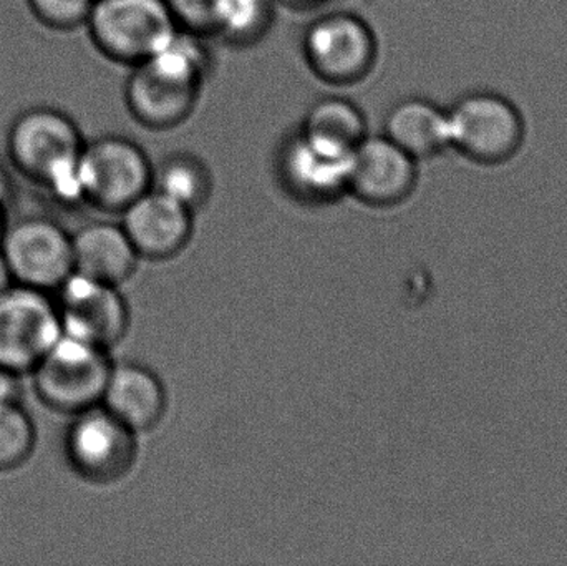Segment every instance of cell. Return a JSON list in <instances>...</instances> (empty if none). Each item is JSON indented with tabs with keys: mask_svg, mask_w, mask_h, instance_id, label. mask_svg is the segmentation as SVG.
<instances>
[{
	"mask_svg": "<svg viewBox=\"0 0 567 566\" xmlns=\"http://www.w3.org/2000/svg\"><path fill=\"white\" fill-rule=\"evenodd\" d=\"M85 143L69 113L53 106H33L10 125L7 155L25 178L65 202H75L82 199L80 155Z\"/></svg>",
	"mask_w": 567,
	"mask_h": 566,
	"instance_id": "cell-1",
	"label": "cell"
},
{
	"mask_svg": "<svg viewBox=\"0 0 567 566\" xmlns=\"http://www.w3.org/2000/svg\"><path fill=\"white\" fill-rule=\"evenodd\" d=\"M350 156L309 138L302 132L287 136L276 156L284 188L303 203H330L349 192Z\"/></svg>",
	"mask_w": 567,
	"mask_h": 566,
	"instance_id": "cell-11",
	"label": "cell"
},
{
	"mask_svg": "<svg viewBox=\"0 0 567 566\" xmlns=\"http://www.w3.org/2000/svg\"><path fill=\"white\" fill-rule=\"evenodd\" d=\"M102 408L135 434L152 431L166 412V392L155 372L143 366L113 364Z\"/></svg>",
	"mask_w": 567,
	"mask_h": 566,
	"instance_id": "cell-15",
	"label": "cell"
},
{
	"mask_svg": "<svg viewBox=\"0 0 567 566\" xmlns=\"http://www.w3.org/2000/svg\"><path fill=\"white\" fill-rule=\"evenodd\" d=\"M282 2L289 3V6H292V9H297V7L319 6V3L327 2V0H282Z\"/></svg>",
	"mask_w": 567,
	"mask_h": 566,
	"instance_id": "cell-25",
	"label": "cell"
},
{
	"mask_svg": "<svg viewBox=\"0 0 567 566\" xmlns=\"http://www.w3.org/2000/svg\"><path fill=\"white\" fill-rule=\"evenodd\" d=\"M203 86L193 85L150 62L133 66L125 83V105L143 128L165 132L195 112Z\"/></svg>",
	"mask_w": 567,
	"mask_h": 566,
	"instance_id": "cell-13",
	"label": "cell"
},
{
	"mask_svg": "<svg viewBox=\"0 0 567 566\" xmlns=\"http://www.w3.org/2000/svg\"><path fill=\"white\" fill-rule=\"evenodd\" d=\"M302 55L310 72L322 82L355 85L375 69L379 40L357 13H323L303 32Z\"/></svg>",
	"mask_w": 567,
	"mask_h": 566,
	"instance_id": "cell-5",
	"label": "cell"
},
{
	"mask_svg": "<svg viewBox=\"0 0 567 566\" xmlns=\"http://www.w3.org/2000/svg\"><path fill=\"white\" fill-rule=\"evenodd\" d=\"M37 447V428L17 399H0V472L25 465Z\"/></svg>",
	"mask_w": 567,
	"mask_h": 566,
	"instance_id": "cell-21",
	"label": "cell"
},
{
	"mask_svg": "<svg viewBox=\"0 0 567 566\" xmlns=\"http://www.w3.org/2000/svg\"><path fill=\"white\" fill-rule=\"evenodd\" d=\"M383 135L419 162L450 148L449 109L422 96L400 100L389 110Z\"/></svg>",
	"mask_w": 567,
	"mask_h": 566,
	"instance_id": "cell-17",
	"label": "cell"
},
{
	"mask_svg": "<svg viewBox=\"0 0 567 566\" xmlns=\"http://www.w3.org/2000/svg\"><path fill=\"white\" fill-rule=\"evenodd\" d=\"M73 272L120 286L135 271L138 253L122 225L93 223L72 236Z\"/></svg>",
	"mask_w": 567,
	"mask_h": 566,
	"instance_id": "cell-16",
	"label": "cell"
},
{
	"mask_svg": "<svg viewBox=\"0 0 567 566\" xmlns=\"http://www.w3.org/2000/svg\"><path fill=\"white\" fill-rule=\"evenodd\" d=\"M152 188L153 163L138 143L122 135H103L83 146V202L102 212L122 213Z\"/></svg>",
	"mask_w": 567,
	"mask_h": 566,
	"instance_id": "cell-4",
	"label": "cell"
},
{
	"mask_svg": "<svg viewBox=\"0 0 567 566\" xmlns=\"http://www.w3.org/2000/svg\"><path fill=\"white\" fill-rule=\"evenodd\" d=\"M153 188L195 213L212 198L215 179L202 156L172 152L158 165H153Z\"/></svg>",
	"mask_w": 567,
	"mask_h": 566,
	"instance_id": "cell-19",
	"label": "cell"
},
{
	"mask_svg": "<svg viewBox=\"0 0 567 566\" xmlns=\"http://www.w3.org/2000/svg\"><path fill=\"white\" fill-rule=\"evenodd\" d=\"M56 291L55 306L63 335L105 351L125 338L130 309L118 286L73 272Z\"/></svg>",
	"mask_w": 567,
	"mask_h": 566,
	"instance_id": "cell-10",
	"label": "cell"
},
{
	"mask_svg": "<svg viewBox=\"0 0 567 566\" xmlns=\"http://www.w3.org/2000/svg\"><path fill=\"white\" fill-rule=\"evenodd\" d=\"M2 188H0V236H2L3 229L2 228Z\"/></svg>",
	"mask_w": 567,
	"mask_h": 566,
	"instance_id": "cell-26",
	"label": "cell"
},
{
	"mask_svg": "<svg viewBox=\"0 0 567 566\" xmlns=\"http://www.w3.org/2000/svg\"><path fill=\"white\" fill-rule=\"evenodd\" d=\"M17 375L7 374V372L0 371V399H16L12 395H9V381L10 379H16Z\"/></svg>",
	"mask_w": 567,
	"mask_h": 566,
	"instance_id": "cell-24",
	"label": "cell"
},
{
	"mask_svg": "<svg viewBox=\"0 0 567 566\" xmlns=\"http://www.w3.org/2000/svg\"><path fill=\"white\" fill-rule=\"evenodd\" d=\"M30 12L52 30H73L85 25L93 0H27Z\"/></svg>",
	"mask_w": 567,
	"mask_h": 566,
	"instance_id": "cell-22",
	"label": "cell"
},
{
	"mask_svg": "<svg viewBox=\"0 0 567 566\" xmlns=\"http://www.w3.org/2000/svg\"><path fill=\"white\" fill-rule=\"evenodd\" d=\"M122 228L140 258L166 259L178 255L192 238L193 212L152 188L123 209Z\"/></svg>",
	"mask_w": 567,
	"mask_h": 566,
	"instance_id": "cell-14",
	"label": "cell"
},
{
	"mask_svg": "<svg viewBox=\"0 0 567 566\" xmlns=\"http://www.w3.org/2000/svg\"><path fill=\"white\" fill-rule=\"evenodd\" d=\"M276 0H219L215 35L236 47L265 39L275 23Z\"/></svg>",
	"mask_w": 567,
	"mask_h": 566,
	"instance_id": "cell-20",
	"label": "cell"
},
{
	"mask_svg": "<svg viewBox=\"0 0 567 566\" xmlns=\"http://www.w3.org/2000/svg\"><path fill=\"white\" fill-rule=\"evenodd\" d=\"M0 258L10 281L49 292L73 275L72 236L52 219L23 218L3 229Z\"/></svg>",
	"mask_w": 567,
	"mask_h": 566,
	"instance_id": "cell-8",
	"label": "cell"
},
{
	"mask_svg": "<svg viewBox=\"0 0 567 566\" xmlns=\"http://www.w3.org/2000/svg\"><path fill=\"white\" fill-rule=\"evenodd\" d=\"M419 162L385 135H369L350 156L349 192L359 202L390 208L415 192Z\"/></svg>",
	"mask_w": 567,
	"mask_h": 566,
	"instance_id": "cell-12",
	"label": "cell"
},
{
	"mask_svg": "<svg viewBox=\"0 0 567 566\" xmlns=\"http://www.w3.org/2000/svg\"><path fill=\"white\" fill-rule=\"evenodd\" d=\"M299 130L322 145L346 153H352L370 135L363 110L352 100L337 95L313 102Z\"/></svg>",
	"mask_w": 567,
	"mask_h": 566,
	"instance_id": "cell-18",
	"label": "cell"
},
{
	"mask_svg": "<svg viewBox=\"0 0 567 566\" xmlns=\"http://www.w3.org/2000/svg\"><path fill=\"white\" fill-rule=\"evenodd\" d=\"M112 368L109 351L63 335L29 375L47 408L75 415L102 404Z\"/></svg>",
	"mask_w": 567,
	"mask_h": 566,
	"instance_id": "cell-2",
	"label": "cell"
},
{
	"mask_svg": "<svg viewBox=\"0 0 567 566\" xmlns=\"http://www.w3.org/2000/svg\"><path fill=\"white\" fill-rule=\"evenodd\" d=\"M85 27L105 59L130 69L148 60L178 29L163 0H93Z\"/></svg>",
	"mask_w": 567,
	"mask_h": 566,
	"instance_id": "cell-3",
	"label": "cell"
},
{
	"mask_svg": "<svg viewBox=\"0 0 567 566\" xmlns=\"http://www.w3.org/2000/svg\"><path fill=\"white\" fill-rule=\"evenodd\" d=\"M65 438L70 467L92 484L122 481L136 462V434L102 405L73 415Z\"/></svg>",
	"mask_w": 567,
	"mask_h": 566,
	"instance_id": "cell-9",
	"label": "cell"
},
{
	"mask_svg": "<svg viewBox=\"0 0 567 566\" xmlns=\"http://www.w3.org/2000/svg\"><path fill=\"white\" fill-rule=\"evenodd\" d=\"M450 148L480 165L508 162L522 148L525 120L515 103L495 92H472L449 109Z\"/></svg>",
	"mask_w": 567,
	"mask_h": 566,
	"instance_id": "cell-6",
	"label": "cell"
},
{
	"mask_svg": "<svg viewBox=\"0 0 567 566\" xmlns=\"http://www.w3.org/2000/svg\"><path fill=\"white\" fill-rule=\"evenodd\" d=\"M62 336L49 292L16 282L0 289V371L30 374Z\"/></svg>",
	"mask_w": 567,
	"mask_h": 566,
	"instance_id": "cell-7",
	"label": "cell"
},
{
	"mask_svg": "<svg viewBox=\"0 0 567 566\" xmlns=\"http://www.w3.org/2000/svg\"><path fill=\"white\" fill-rule=\"evenodd\" d=\"M163 2L178 29L203 37L215 35L219 0H163Z\"/></svg>",
	"mask_w": 567,
	"mask_h": 566,
	"instance_id": "cell-23",
	"label": "cell"
}]
</instances>
